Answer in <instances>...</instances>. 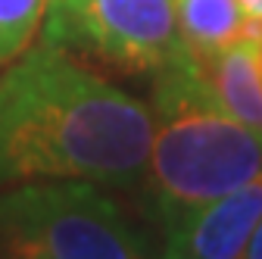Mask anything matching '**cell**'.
I'll return each mask as SVG.
<instances>
[{
  "instance_id": "cell-2",
  "label": "cell",
  "mask_w": 262,
  "mask_h": 259,
  "mask_svg": "<svg viewBox=\"0 0 262 259\" xmlns=\"http://www.w3.org/2000/svg\"><path fill=\"white\" fill-rule=\"evenodd\" d=\"M150 110L153 147L141 209L159 231L262 175V132L215 106L187 50L153 75Z\"/></svg>"
},
{
  "instance_id": "cell-8",
  "label": "cell",
  "mask_w": 262,
  "mask_h": 259,
  "mask_svg": "<svg viewBox=\"0 0 262 259\" xmlns=\"http://www.w3.org/2000/svg\"><path fill=\"white\" fill-rule=\"evenodd\" d=\"M50 0H0V69L31 47Z\"/></svg>"
},
{
  "instance_id": "cell-9",
  "label": "cell",
  "mask_w": 262,
  "mask_h": 259,
  "mask_svg": "<svg viewBox=\"0 0 262 259\" xmlns=\"http://www.w3.org/2000/svg\"><path fill=\"white\" fill-rule=\"evenodd\" d=\"M241 7L250 16V31L247 38H262V0H241Z\"/></svg>"
},
{
  "instance_id": "cell-6",
  "label": "cell",
  "mask_w": 262,
  "mask_h": 259,
  "mask_svg": "<svg viewBox=\"0 0 262 259\" xmlns=\"http://www.w3.org/2000/svg\"><path fill=\"white\" fill-rule=\"evenodd\" d=\"M190 62L215 106L262 132V38H244L212 53H190Z\"/></svg>"
},
{
  "instance_id": "cell-4",
  "label": "cell",
  "mask_w": 262,
  "mask_h": 259,
  "mask_svg": "<svg viewBox=\"0 0 262 259\" xmlns=\"http://www.w3.org/2000/svg\"><path fill=\"white\" fill-rule=\"evenodd\" d=\"M44 38L78 47L122 72H159L187 47L175 0H50Z\"/></svg>"
},
{
  "instance_id": "cell-7",
  "label": "cell",
  "mask_w": 262,
  "mask_h": 259,
  "mask_svg": "<svg viewBox=\"0 0 262 259\" xmlns=\"http://www.w3.org/2000/svg\"><path fill=\"white\" fill-rule=\"evenodd\" d=\"M181 41L190 53H212L250 31V16L241 0H175Z\"/></svg>"
},
{
  "instance_id": "cell-3",
  "label": "cell",
  "mask_w": 262,
  "mask_h": 259,
  "mask_svg": "<svg viewBox=\"0 0 262 259\" xmlns=\"http://www.w3.org/2000/svg\"><path fill=\"white\" fill-rule=\"evenodd\" d=\"M0 259H144V244L100 184L44 178L0 190Z\"/></svg>"
},
{
  "instance_id": "cell-10",
  "label": "cell",
  "mask_w": 262,
  "mask_h": 259,
  "mask_svg": "<svg viewBox=\"0 0 262 259\" xmlns=\"http://www.w3.org/2000/svg\"><path fill=\"white\" fill-rule=\"evenodd\" d=\"M244 259H262V219H259L256 231H253V238H250V244L244 250Z\"/></svg>"
},
{
  "instance_id": "cell-5",
  "label": "cell",
  "mask_w": 262,
  "mask_h": 259,
  "mask_svg": "<svg viewBox=\"0 0 262 259\" xmlns=\"http://www.w3.org/2000/svg\"><path fill=\"white\" fill-rule=\"evenodd\" d=\"M262 219V175L162 231L159 259H244Z\"/></svg>"
},
{
  "instance_id": "cell-1",
  "label": "cell",
  "mask_w": 262,
  "mask_h": 259,
  "mask_svg": "<svg viewBox=\"0 0 262 259\" xmlns=\"http://www.w3.org/2000/svg\"><path fill=\"white\" fill-rule=\"evenodd\" d=\"M153 147V110L50 38L0 72V190L78 178L138 187Z\"/></svg>"
}]
</instances>
